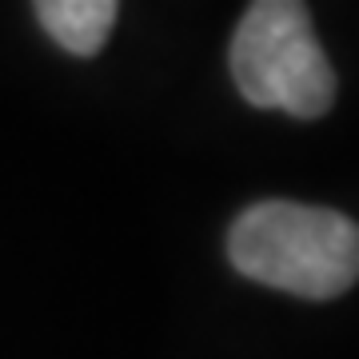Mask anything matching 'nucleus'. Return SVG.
Returning <instances> with one entry per match:
<instances>
[{
    "mask_svg": "<svg viewBox=\"0 0 359 359\" xmlns=\"http://www.w3.org/2000/svg\"><path fill=\"white\" fill-rule=\"evenodd\" d=\"M228 256L248 280L332 299L359 280V224L332 208L264 200L231 224Z\"/></svg>",
    "mask_w": 359,
    "mask_h": 359,
    "instance_id": "obj_1",
    "label": "nucleus"
},
{
    "mask_svg": "<svg viewBox=\"0 0 359 359\" xmlns=\"http://www.w3.org/2000/svg\"><path fill=\"white\" fill-rule=\"evenodd\" d=\"M231 76L248 104L316 120L335 100V72L304 0H252L231 36Z\"/></svg>",
    "mask_w": 359,
    "mask_h": 359,
    "instance_id": "obj_2",
    "label": "nucleus"
},
{
    "mask_svg": "<svg viewBox=\"0 0 359 359\" xmlns=\"http://www.w3.org/2000/svg\"><path fill=\"white\" fill-rule=\"evenodd\" d=\"M120 0H36V16L65 52L96 56L108 44Z\"/></svg>",
    "mask_w": 359,
    "mask_h": 359,
    "instance_id": "obj_3",
    "label": "nucleus"
}]
</instances>
